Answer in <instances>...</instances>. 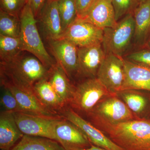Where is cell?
Returning <instances> with one entry per match:
<instances>
[{
	"label": "cell",
	"instance_id": "cell-1",
	"mask_svg": "<svg viewBox=\"0 0 150 150\" xmlns=\"http://www.w3.org/2000/svg\"><path fill=\"white\" fill-rule=\"evenodd\" d=\"M23 52L10 62H1V84H10L33 92L35 83L48 77L49 69L35 56Z\"/></svg>",
	"mask_w": 150,
	"mask_h": 150
},
{
	"label": "cell",
	"instance_id": "cell-2",
	"mask_svg": "<svg viewBox=\"0 0 150 150\" xmlns=\"http://www.w3.org/2000/svg\"><path fill=\"white\" fill-rule=\"evenodd\" d=\"M95 124L125 150H150L149 121L136 119L116 124Z\"/></svg>",
	"mask_w": 150,
	"mask_h": 150
},
{
	"label": "cell",
	"instance_id": "cell-3",
	"mask_svg": "<svg viewBox=\"0 0 150 150\" xmlns=\"http://www.w3.org/2000/svg\"><path fill=\"white\" fill-rule=\"evenodd\" d=\"M20 17L21 31L19 38L23 51L35 56L45 67L50 69L56 62L45 48L38 29L37 19L27 3Z\"/></svg>",
	"mask_w": 150,
	"mask_h": 150
},
{
	"label": "cell",
	"instance_id": "cell-4",
	"mask_svg": "<svg viewBox=\"0 0 150 150\" xmlns=\"http://www.w3.org/2000/svg\"><path fill=\"white\" fill-rule=\"evenodd\" d=\"M135 23L133 13L126 15L113 27L103 29V47L105 53L122 57L134 38Z\"/></svg>",
	"mask_w": 150,
	"mask_h": 150
},
{
	"label": "cell",
	"instance_id": "cell-5",
	"mask_svg": "<svg viewBox=\"0 0 150 150\" xmlns=\"http://www.w3.org/2000/svg\"><path fill=\"white\" fill-rule=\"evenodd\" d=\"M95 123L116 124L137 119L117 95H111L101 100L88 113Z\"/></svg>",
	"mask_w": 150,
	"mask_h": 150
},
{
	"label": "cell",
	"instance_id": "cell-6",
	"mask_svg": "<svg viewBox=\"0 0 150 150\" xmlns=\"http://www.w3.org/2000/svg\"><path fill=\"white\" fill-rule=\"evenodd\" d=\"M111 95L97 78H88L75 87L69 105L88 114L101 100Z\"/></svg>",
	"mask_w": 150,
	"mask_h": 150
},
{
	"label": "cell",
	"instance_id": "cell-7",
	"mask_svg": "<svg viewBox=\"0 0 150 150\" xmlns=\"http://www.w3.org/2000/svg\"><path fill=\"white\" fill-rule=\"evenodd\" d=\"M13 113L18 128L24 135L56 141L55 127L63 118L62 116L51 117L21 112Z\"/></svg>",
	"mask_w": 150,
	"mask_h": 150
},
{
	"label": "cell",
	"instance_id": "cell-8",
	"mask_svg": "<svg viewBox=\"0 0 150 150\" xmlns=\"http://www.w3.org/2000/svg\"><path fill=\"white\" fill-rule=\"evenodd\" d=\"M124 59L107 54L97 74L96 78L111 94L121 91L124 79Z\"/></svg>",
	"mask_w": 150,
	"mask_h": 150
},
{
	"label": "cell",
	"instance_id": "cell-9",
	"mask_svg": "<svg viewBox=\"0 0 150 150\" xmlns=\"http://www.w3.org/2000/svg\"><path fill=\"white\" fill-rule=\"evenodd\" d=\"M103 35V29L77 17L62 38L70 40L78 47H83L102 43Z\"/></svg>",
	"mask_w": 150,
	"mask_h": 150
},
{
	"label": "cell",
	"instance_id": "cell-10",
	"mask_svg": "<svg viewBox=\"0 0 150 150\" xmlns=\"http://www.w3.org/2000/svg\"><path fill=\"white\" fill-rule=\"evenodd\" d=\"M61 115L77 126L93 145L106 150H125L111 141L107 136L86 121L71 108H65Z\"/></svg>",
	"mask_w": 150,
	"mask_h": 150
},
{
	"label": "cell",
	"instance_id": "cell-11",
	"mask_svg": "<svg viewBox=\"0 0 150 150\" xmlns=\"http://www.w3.org/2000/svg\"><path fill=\"white\" fill-rule=\"evenodd\" d=\"M56 62L63 68L69 78L78 72V48L64 38L48 41Z\"/></svg>",
	"mask_w": 150,
	"mask_h": 150
},
{
	"label": "cell",
	"instance_id": "cell-12",
	"mask_svg": "<svg viewBox=\"0 0 150 150\" xmlns=\"http://www.w3.org/2000/svg\"><path fill=\"white\" fill-rule=\"evenodd\" d=\"M106 54L102 43L78 48V74L88 78L97 74Z\"/></svg>",
	"mask_w": 150,
	"mask_h": 150
},
{
	"label": "cell",
	"instance_id": "cell-13",
	"mask_svg": "<svg viewBox=\"0 0 150 150\" xmlns=\"http://www.w3.org/2000/svg\"><path fill=\"white\" fill-rule=\"evenodd\" d=\"M123 61L124 79L121 91L125 90L150 91V67L127 59H124Z\"/></svg>",
	"mask_w": 150,
	"mask_h": 150
},
{
	"label": "cell",
	"instance_id": "cell-14",
	"mask_svg": "<svg viewBox=\"0 0 150 150\" xmlns=\"http://www.w3.org/2000/svg\"><path fill=\"white\" fill-rule=\"evenodd\" d=\"M43 35L48 39L61 38L64 34L57 1H48L37 18Z\"/></svg>",
	"mask_w": 150,
	"mask_h": 150
},
{
	"label": "cell",
	"instance_id": "cell-15",
	"mask_svg": "<svg viewBox=\"0 0 150 150\" xmlns=\"http://www.w3.org/2000/svg\"><path fill=\"white\" fill-rule=\"evenodd\" d=\"M56 141L65 149L87 148L91 145L85 135L77 126L65 118L59 120L55 129Z\"/></svg>",
	"mask_w": 150,
	"mask_h": 150
},
{
	"label": "cell",
	"instance_id": "cell-16",
	"mask_svg": "<svg viewBox=\"0 0 150 150\" xmlns=\"http://www.w3.org/2000/svg\"><path fill=\"white\" fill-rule=\"evenodd\" d=\"M10 90L19 105L21 112L43 116H62L50 111L40 102L33 92L27 91L8 83L1 84Z\"/></svg>",
	"mask_w": 150,
	"mask_h": 150
},
{
	"label": "cell",
	"instance_id": "cell-17",
	"mask_svg": "<svg viewBox=\"0 0 150 150\" xmlns=\"http://www.w3.org/2000/svg\"><path fill=\"white\" fill-rule=\"evenodd\" d=\"M80 18L103 29L114 27L117 23L111 0H96L87 13Z\"/></svg>",
	"mask_w": 150,
	"mask_h": 150
},
{
	"label": "cell",
	"instance_id": "cell-18",
	"mask_svg": "<svg viewBox=\"0 0 150 150\" xmlns=\"http://www.w3.org/2000/svg\"><path fill=\"white\" fill-rule=\"evenodd\" d=\"M24 136L15 119L13 113L1 110L0 113V149L11 150Z\"/></svg>",
	"mask_w": 150,
	"mask_h": 150
},
{
	"label": "cell",
	"instance_id": "cell-19",
	"mask_svg": "<svg viewBox=\"0 0 150 150\" xmlns=\"http://www.w3.org/2000/svg\"><path fill=\"white\" fill-rule=\"evenodd\" d=\"M33 92L44 107L52 112L60 115L66 108L67 104L56 93L49 82L48 78L35 84Z\"/></svg>",
	"mask_w": 150,
	"mask_h": 150
},
{
	"label": "cell",
	"instance_id": "cell-20",
	"mask_svg": "<svg viewBox=\"0 0 150 150\" xmlns=\"http://www.w3.org/2000/svg\"><path fill=\"white\" fill-rule=\"evenodd\" d=\"M133 14L135 23L134 40L138 45H145L150 37V0L139 4Z\"/></svg>",
	"mask_w": 150,
	"mask_h": 150
},
{
	"label": "cell",
	"instance_id": "cell-21",
	"mask_svg": "<svg viewBox=\"0 0 150 150\" xmlns=\"http://www.w3.org/2000/svg\"><path fill=\"white\" fill-rule=\"evenodd\" d=\"M48 79L56 93L67 105L69 104L75 87L70 82L69 77L63 68L56 62L49 69Z\"/></svg>",
	"mask_w": 150,
	"mask_h": 150
},
{
	"label": "cell",
	"instance_id": "cell-22",
	"mask_svg": "<svg viewBox=\"0 0 150 150\" xmlns=\"http://www.w3.org/2000/svg\"><path fill=\"white\" fill-rule=\"evenodd\" d=\"M11 150H65L55 141L43 137L24 135Z\"/></svg>",
	"mask_w": 150,
	"mask_h": 150
},
{
	"label": "cell",
	"instance_id": "cell-23",
	"mask_svg": "<svg viewBox=\"0 0 150 150\" xmlns=\"http://www.w3.org/2000/svg\"><path fill=\"white\" fill-rule=\"evenodd\" d=\"M23 51L20 38L0 35L1 62H10Z\"/></svg>",
	"mask_w": 150,
	"mask_h": 150
},
{
	"label": "cell",
	"instance_id": "cell-24",
	"mask_svg": "<svg viewBox=\"0 0 150 150\" xmlns=\"http://www.w3.org/2000/svg\"><path fill=\"white\" fill-rule=\"evenodd\" d=\"M21 31L20 17L0 10V35L19 38Z\"/></svg>",
	"mask_w": 150,
	"mask_h": 150
},
{
	"label": "cell",
	"instance_id": "cell-25",
	"mask_svg": "<svg viewBox=\"0 0 150 150\" xmlns=\"http://www.w3.org/2000/svg\"><path fill=\"white\" fill-rule=\"evenodd\" d=\"M117 94L120 95L127 107L135 114L142 113L147 105L146 98L135 90L123 91L118 93Z\"/></svg>",
	"mask_w": 150,
	"mask_h": 150
},
{
	"label": "cell",
	"instance_id": "cell-26",
	"mask_svg": "<svg viewBox=\"0 0 150 150\" xmlns=\"http://www.w3.org/2000/svg\"><path fill=\"white\" fill-rule=\"evenodd\" d=\"M57 2L64 33L77 17L76 0H58Z\"/></svg>",
	"mask_w": 150,
	"mask_h": 150
},
{
	"label": "cell",
	"instance_id": "cell-27",
	"mask_svg": "<svg viewBox=\"0 0 150 150\" xmlns=\"http://www.w3.org/2000/svg\"><path fill=\"white\" fill-rule=\"evenodd\" d=\"M2 91L1 94L0 103L1 110L9 112H21L17 100L10 90L6 87L1 86Z\"/></svg>",
	"mask_w": 150,
	"mask_h": 150
},
{
	"label": "cell",
	"instance_id": "cell-28",
	"mask_svg": "<svg viewBox=\"0 0 150 150\" xmlns=\"http://www.w3.org/2000/svg\"><path fill=\"white\" fill-rule=\"evenodd\" d=\"M111 3L117 22L128 14L133 13L135 9L132 0H111Z\"/></svg>",
	"mask_w": 150,
	"mask_h": 150
},
{
	"label": "cell",
	"instance_id": "cell-29",
	"mask_svg": "<svg viewBox=\"0 0 150 150\" xmlns=\"http://www.w3.org/2000/svg\"><path fill=\"white\" fill-rule=\"evenodd\" d=\"M26 4V0H0V10L20 17Z\"/></svg>",
	"mask_w": 150,
	"mask_h": 150
},
{
	"label": "cell",
	"instance_id": "cell-30",
	"mask_svg": "<svg viewBox=\"0 0 150 150\" xmlns=\"http://www.w3.org/2000/svg\"><path fill=\"white\" fill-rule=\"evenodd\" d=\"M126 57V59L131 62L150 67V49H142L136 51Z\"/></svg>",
	"mask_w": 150,
	"mask_h": 150
},
{
	"label": "cell",
	"instance_id": "cell-31",
	"mask_svg": "<svg viewBox=\"0 0 150 150\" xmlns=\"http://www.w3.org/2000/svg\"><path fill=\"white\" fill-rule=\"evenodd\" d=\"M96 0H76L77 17H83Z\"/></svg>",
	"mask_w": 150,
	"mask_h": 150
},
{
	"label": "cell",
	"instance_id": "cell-32",
	"mask_svg": "<svg viewBox=\"0 0 150 150\" xmlns=\"http://www.w3.org/2000/svg\"><path fill=\"white\" fill-rule=\"evenodd\" d=\"M47 0H26V3L29 5L36 18L43 9Z\"/></svg>",
	"mask_w": 150,
	"mask_h": 150
},
{
	"label": "cell",
	"instance_id": "cell-33",
	"mask_svg": "<svg viewBox=\"0 0 150 150\" xmlns=\"http://www.w3.org/2000/svg\"><path fill=\"white\" fill-rule=\"evenodd\" d=\"M65 150H106L103 148L97 146L95 145H91L90 146L87 148H72L67 149Z\"/></svg>",
	"mask_w": 150,
	"mask_h": 150
},
{
	"label": "cell",
	"instance_id": "cell-34",
	"mask_svg": "<svg viewBox=\"0 0 150 150\" xmlns=\"http://www.w3.org/2000/svg\"><path fill=\"white\" fill-rule=\"evenodd\" d=\"M132 2H133V4H134V8H135L137 6L139 5L138 0H132Z\"/></svg>",
	"mask_w": 150,
	"mask_h": 150
},
{
	"label": "cell",
	"instance_id": "cell-35",
	"mask_svg": "<svg viewBox=\"0 0 150 150\" xmlns=\"http://www.w3.org/2000/svg\"><path fill=\"white\" fill-rule=\"evenodd\" d=\"M148 1V0H138L139 4H141V3L144 2L146 1Z\"/></svg>",
	"mask_w": 150,
	"mask_h": 150
},
{
	"label": "cell",
	"instance_id": "cell-36",
	"mask_svg": "<svg viewBox=\"0 0 150 150\" xmlns=\"http://www.w3.org/2000/svg\"><path fill=\"white\" fill-rule=\"evenodd\" d=\"M147 43L148 45H149V46L150 47V38H149V41H148Z\"/></svg>",
	"mask_w": 150,
	"mask_h": 150
},
{
	"label": "cell",
	"instance_id": "cell-37",
	"mask_svg": "<svg viewBox=\"0 0 150 150\" xmlns=\"http://www.w3.org/2000/svg\"><path fill=\"white\" fill-rule=\"evenodd\" d=\"M58 0H47L48 1H57Z\"/></svg>",
	"mask_w": 150,
	"mask_h": 150
},
{
	"label": "cell",
	"instance_id": "cell-38",
	"mask_svg": "<svg viewBox=\"0 0 150 150\" xmlns=\"http://www.w3.org/2000/svg\"><path fill=\"white\" fill-rule=\"evenodd\" d=\"M148 41H149V40H148Z\"/></svg>",
	"mask_w": 150,
	"mask_h": 150
},
{
	"label": "cell",
	"instance_id": "cell-39",
	"mask_svg": "<svg viewBox=\"0 0 150 150\" xmlns=\"http://www.w3.org/2000/svg\"></svg>",
	"mask_w": 150,
	"mask_h": 150
},
{
	"label": "cell",
	"instance_id": "cell-40",
	"mask_svg": "<svg viewBox=\"0 0 150 150\" xmlns=\"http://www.w3.org/2000/svg\"></svg>",
	"mask_w": 150,
	"mask_h": 150
}]
</instances>
